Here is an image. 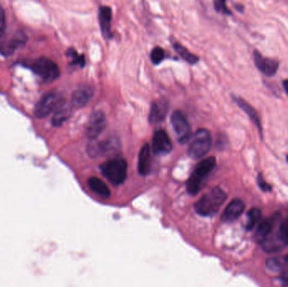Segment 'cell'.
Returning <instances> with one entry per match:
<instances>
[{
  "mask_svg": "<svg viewBox=\"0 0 288 287\" xmlns=\"http://www.w3.org/2000/svg\"><path fill=\"white\" fill-rule=\"evenodd\" d=\"M169 111V104L165 100H155L151 104L150 113H149V122L150 124L161 123Z\"/></svg>",
  "mask_w": 288,
  "mask_h": 287,
  "instance_id": "cell-14",
  "label": "cell"
},
{
  "mask_svg": "<svg viewBox=\"0 0 288 287\" xmlns=\"http://www.w3.org/2000/svg\"><path fill=\"white\" fill-rule=\"evenodd\" d=\"M100 171L113 185H122L127 175V163L123 159H112L101 164Z\"/></svg>",
  "mask_w": 288,
  "mask_h": 287,
  "instance_id": "cell-3",
  "label": "cell"
},
{
  "mask_svg": "<svg viewBox=\"0 0 288 287\" xmlns=\"http://www.w3.org/2000/svg\"><path fill=\"white\" fill-rule=\"evenodd\" d=\"M62 100H63L60 98L57 93L53 91L47 93L46 95H43L42 98L36 104L34 111L35 116L38 118L48 117V115L52 113L53 111L55 112V109L62 103Z\"/></svg>",
  "mask_w": 288,
  "mask_h": 287,
  "instance_id": "cell-8",
  "label": "cell"
},
{
  "mask_svg": "<svg viewBox=\"0 0 288 287\" xmlns=\"http://www.w3.org/2000/svg\"><path fill=\"white\" fill-rule=\"evenodd\" d=\"M94 91L90 86H82L74 91L72 95V106L80 109L85 106L93 98Z\"/></svg>",
  "mask_w": 288,
  "mask_h": 287,
  "instance_id": "cell-13",
  "label": "cell"
},
{
  "mask_svg": "<svg viewBox=\"0 0 288 287\" xmlns=\"http://www.w3.org/2000/svg\"><path fill=\"white\" fill-rule=\"evenodd\" d=\"M260 218H261V211L260 209H250V211L248 212V220L246 223L247 230H252L253 228L260 223Z\"/></svg>",
  "mask_w": 288,
  "mask_h": 287,
  "instance_id": "cell-24",
  "label": "cell"
},
{
  "mask_svg": "<svg viewBox=\"0 0 288 287\" xmlns=\"http://www.w3.org/2000/svg\"><path fill=\"white\" fill-rule=\"evenodd\" d=\"M285 258H286V263H287L288 264V255H286V256L285 257Z\"/></svg>",
  "mask_w": 288,
  "mask_h": 287,
  "instance_id": "cell-33",
  "label": "cell"
},
{
  "mask_svg": "<svg viewBox=\"0 0 288 287\" xmlns=\"http://www.w3.org/2000/svg\"><path fill=\"white\" fill-rule=\"evenodd\" d=\"M171 140L165 130L160 129L152 136V151L155 155H166L172 151Z\"/></svg>",
  "mask_w": 288,
  "mask_h": 287,
  "instance_id": "cell-10",
  "label": "cell"
},
{
  "mask_svg": "<svg viewBox=\"0 0 288 287\" xmlns=\"http://www.w3.org/2000/svg\"><path fill=\"white\" fill-rule=\"evenodd\" d=\"M279 237L286 245H288V219L281 223L278 233Z\"/></svg>",
  "mask_w": 288,
  "mask_h": 287,
  "instance_id": "cell-28",
  "label": "cell"
},
{
  "mask_svg": "<svg viewBox=\"0 0 288 287\" xmlns=\"http://www.w3.org/2000/svg\"><path fill=\"white\" fill-rule=\"evenodd\" d=\"M173 48H174V51L181 56V58L190 64H195L199 61V57L189 52L188 49L181 45V43L177 42V41L173 42Z\"/></svg>",
  "mask_w": 288,
  "mask_h": 287,
  "instance_id": "cell-22",
  "label": "cell"
},
{
  "mask_svg": "<svg viewBox=\"0 0 288 287\" xmlns=\"http://www.w3.org/2000/svg\"><path fill=\"white\" fill-rule=\"evenodd\" d=\"M283 87L284 90H285V91H286V95H287L288 96V79L283 81Z\"/></svg>",
  "mask_w": 288,
  "mask_h": 287,
  "instance_id": "cell-32",
  "label": "cell"
},
{
  "mask_svg": "<svg viewBox=\"0 0 288 287\" xmlns=\"http://www.w3.org/2000/svg\"><path fill=\"white\" fill-rule=\"evenodd\" d=\"M286 258L282 257H276L272 259H267V267L268 270L273 272H282L284 270H286Z\"/></svg>",
  "mask_w": 288,
  "mask_h": 287,
  "instance_id": "cell-23",
  "label": "cell"
},
{
  "mask_svg": "<svg viewBox=\"0 0 288 287\" xmlns=\"http://www.w3.org/2000/svg\"><path fill=\"white\" fill-rule=\"evenodd\" d=\"M165 51L160 47H155L150 53V59L152 63L155 65L160 64L165 58Z\"/></svg>",
  "mask_w": 288,
  "mask_h": 287,
  "instance_id": "cell-26",
  "label": "cell"
},
{
  "mask_svg": "<svg viewBox=\"0 0 288 287\" xmlns=\"http://www.w3.org/2000/svg\"><path fill=\"white\" fill-rule=\"evenodd\" d=\"M71 114V106L62 100V103L57 106L53 117V125L56 127L62 126L67 121Z\"/></svg>",
  "mask_w": 288,
  "mask_h": 287,
  "instance_id": "cell-19",
  "label": "cell"
},
{
  "mask_svg": "<svg viewBox=\"0 0 288 287\" xmlns=\"http://www.w3.org/2000/svg\"><path fill=\"white\" fill-rule=\"evenodd\" d=\"M254 61L255 66L265 76L273 77L278 70L279 63L276 60L262 56L260 52L254 51Z\"/></svg>",
  "mask_w": 288,
  "mask_h": 287,
  "instance_id": "cell-11",
  "label": "cell"
},
{
  "mask_svg": "<svg viewBox=\"0 0 288 287\" xmlns=\"http://www.w3.org/2000/svg\"><path fill=\"white\" fill-rule=\"evenodd\" d=\"M5 14L3 8L0 6V36H3L5 31Z\"/></svg>",
  "mask_w": 288,
  "mask_h": 287,
  "instance_id": "cell-30",
  "label": "cell"
},
{
  "mask_svg": "<svg viewBox=\"0 0 288 287\" xmlns=\"http://www.w3.org/2000/svg\"><path fill=\"white\" fill-rule=\"evenodd\" d=\"M88 185L92 191L100 195L102 198H109L110 195V189L105 182H103L100 179L97 177H91L88 180Z\"/></svg>",
  "mask_w": 288,
  "mask_h": 287,
  "instance_id": "cell-20",
  "label": "cell"
},
{
  "mask_svg": "<svg viewBox=\"0 0 288 287\" xmlns=\"http://www.w3.org/2000/svg\"><path fill=\"white\" fill-rule=\"evenodd\" d=\"M245 203L240 199H233L221 214V219L225 223H232L241 216L245 210Z\"/></svg>",
  "mask_w": 288,
  "mask_h": 287,
  "instance_id": "cell-12",
  "label": "cell"
},
{
  "mask_svg": "<svg viewBox=\"0 0 288 287\" xmlns=\"http://www.w3.org/2000/svg\"><path fill=\"white\" fill-rule=\"evenodd\" d=\"M106 126V117L104 112L97 111L91 114L86 127V136L91 141L96 140Z\"/></svg>",
  "mask_w": 288,
  "mask_h": 287,
  "instance_id": "cell-9",
  "label": "cell"
},
{
  "mask_svg": "<svg viewBox=\"0 0 288 287\" xmlns=\"http://www.w3.org/2000/svg\"><path fill=\"white\" fill-rule=\"evenodd\" d=\"M34 73L45 82H53L60 75L59 68L56 62L47 57H40L31 66Z\"/></svg>",
  "mask_w": 288,
  "mask_h": 287,
  "instance_id": "cell-5",
  "label": "cell"
},
{
  "mask_svg": "<svg viewBox=\"0 0 288 287\" xmlns=\"http://www.w3.org/2000/svg\"><path fill=\"white\" fill-rule=\"evenodd\" d=\"M233 101L238 104V106L240 107L241 109H243V112H246L248 117H250V120L252 121L253 123L255 124V126L257 127L259 130V133L262 134V126L260 123V119L258 115L257 112L250 105L249 103L246 102V100L240 97H236L233 96Z\"/></svg>",
  "mask_w": 288,
  "mask_h": 287,
  "instance_id": "cell-17",
  "label": "cell"
},
{
  "mask_svg": "<svg viewBox=\"0 0 288 287\" xmlns=\"http://www.w3.org/2000/svg\"><path fill=\"white\" fill-rule=\"evenodd\" d=\"M215 166L216 159L214 157H209L203 159L195 166V169L186 183V190L190 195H196L200 191L203 187V181L213 170Z\"/></svg>",
  "mask_w": 288,
  "mask_h": 287,
  "instance_id": "cell-2",
  "label": "cell"
},
{
  "mask_svg": "<svg viewBox=\"0 0 288 287\" xmlns=\"http://www.w3.org/2000/svg\"><path fill=\"white\" fill-rule=\"evenodd\" d=\"M170 121L179 143L181 144L188 143L191 137V125L183 113L180 111H174L172 113Z\"/></svg>",
  "mask_w": 288,
  "mask_h": 287,
  "instance_id": "cell-7",
  "label": "cell"
},
{
  "mask_svg": "<svg viewBox=\"0 0 288 287\" xmlns=\"http://www.w3.org/2000/svg\"><path fill=\"white\" fill-rule=\"evenodd\" d=\"M257 182L258 185L260 186V189H261L263 191H271L272 190V187L269 184H267L265 181L264 180V177L262 175L261 173H260L257 177Z\"/></svg>",
  "mask_w": 288,
  "mask_h": 287,
  "instance_id": "cell-29",
  "label": "cell"
},
{
  "mask_svg": "<svg viewBox=\"0 0 288 287\" xmlns=\"http://www.w3.org/2000/svg\"><path fill=\"white\" fill-rule=\"evenodd\" d=\"M120 150L119 141L117 138H112L105 141L96 142V140L91 141L87 147V152L88 156L92 158L96 157L106 156L114 154Z\"/></svg>",
  "mask_w": 288,
  "mask_h": 287,
  "instance_id": "cell-6",
  "label": "cell"
},
{
  "mask_svg": "<svg viewBox=\"0 0 288 287\" xmlns=\"http://www.w3.org/2000/svg\"><path fill=\"white\" fill-rule=\"evenodd\" d=\"M226 199V193L221 188H213L198 200L195 205V211L201 216H212L217 213Z\"/></svg>",
  "mask_w": 288,
  "mask_h": 287,
  "instance_id": "cell-1",
  "label": "cell"
},
{
  "mask_svg": "<svg viewBox=\"0 0 288 287\" xmlns=\"http://www.w3.org/2000/svg\"><path fill=\"white\" fill-rule=\"evenodd\" d=\"M67 57L71 59V63L73 65H79V66L83 68L85 66V57L83 55H79L76 51L73 48H69L68 52H66Z\"/></svg>",
  "mask_w": 288,
  "mask_h": 287,
  "instance_id": "cell-25",
  "label": "cell"
},
{
  "mask_svg": "<svg viewBox=\"0 0 288 287\" xmlns=\"http://www.w3.org/2000/svg\"><path fill=\"white\" fill-rule=\"evenodd\" d=\"M262 249L264 251L267 252L268 254H273V253H277L280 252L286 247V245L281 239V237H279V235H274V236H268V237L262 241Z\"/></svg>",
  "mask_w": 288,
  "mask_h": 287,
  "instance_id": "cell-18",
  "label": "cell"
},
{
  "mask_svg": "<svg viewBox=\"0 0 288 287\" xmlns=\"http://www.w3.org/2000/svg\"><path fill=\"white\" fill-rule=\"evenodd\" d=\"M273 219L267 218L260 222V224L258 226L257 230L255 233V238L258 242H261L264 241L270 233H272V228H273Z\"/></svg>",
  "mask_w": 288,
  "mask_h": 287,
  "instance_id": "cell-21",
  "label": "cell"
},
{
  "mask_svg": "<svg viewBox=\"0 0 288 287\" xmlns=\"http://www.w3.org/2000/svg\"><path fill=\"white\" fill-rule=\"evenodd\" d=\"M212 135L209 130L202 128L195 133L188 149L189 156L193 159H200L209 152L212 147Z\"/></svg>",
  "mask_w": 288,
  "mask_h": 287,
  "instance_id": "cell-4",
  "label": "cell"
},
{
  "mask_svg": "<svg viewBox=\"0 0 288 287\" xmlns=\"http://www.w3.org/2000/svg\"><path fill=\"white\" fill-rule=\"evenodd\" d=\"M112 8L109 6H101L99 10V21L103 36L106 39L112 37Z\"/></svg>",
  "mask_w": 288,
  "mask_h": 287,
  "instance_id": "cell-15",
  "label": "cell"
},
{
  "mask_svg": "<svg viewBox=\"0 0 288 287\" xmlns=\"http://www.w3.org/2000/svg\"><path fill=\"white\" fill-rule=\"evenodd\" d=\"M138 172L141 175L147 176L151 172L150 147L148 143L143 145L138 156Z\"/></svg>",
  "mask_w": 288,
  "mask_h": 287,
  "instance_id": "cell-16",
  "label": "cell"
},
{
  "mask_svg": "<svg viewBox=\"0 0 288 287\" xmlns=\"http://www.w3.org/2000/svg\"><path fill=\"white\" fill-rule=\"evenodd\" d=\"M214 9L217 12L221 13L226 15H231L232 12L226 6V3L223 0H217L214 2Z\"/></svg>",
  "mask_w": 288,
  "mask_h": 287,
  "instance_id": "cell-27",
  "label": "cell"
},
{
  "mask_svg": "<svg viewBox=\"0 0 288 287\" xmlns=\"http://www.w3.org/2000/svg\"><path fill=\"white\" fill-rule=\"evenodd\" d=\"M281 280L285 285H288V269L281 272Z\"/></svg>",
  "mask_w": 288,
  "mask_h": 287,
  "instance_id": "cell-31",
  "label": "cell"
}]
</instances>
